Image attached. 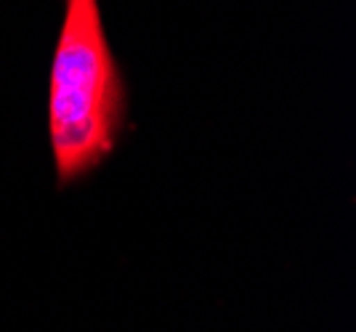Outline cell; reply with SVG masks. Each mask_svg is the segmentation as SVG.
Returning <instances> with one entry per match:
<instances>
[{"label": "cell", "instance_id": "cell-1", "mask_svg": "<svg viewBox=\"0 0 356 332\" xmlns=\"http://www.w3.org/2000/svg\"><path fill=\"white\" fill-rule=\"evenodd\" d=\"M131 93L99 0H64L48 72V144L59 186L88 179L118 149Z\"/></svg>", "mask_w": 356, "mask_h": 332}]
</instances>
